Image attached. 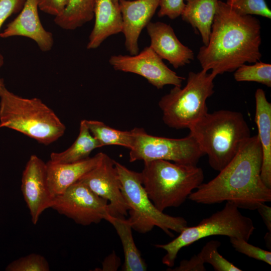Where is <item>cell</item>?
<instances>
[{
  "label": "cell",
  "mask_w": 271,
  "mask_h": 271,
  "mask_svg": "<svg viewBox=\"0 0 271 271\" xmlns=\"http://www.w3.org/2000/svg\"><path fill=\"white\" fill-rule=\"evenodd\" d=\"M39 10L38 0H25L20 13L0 33V37H27L33 40L42 51H50L54 44L53 35L43 26Z\"/></svg>",
  "instance_id": "obj_15"
},
{
  "label": "cell",
  "mask_w": 271,
  "mask_h": 271,
  "mask_svg": "<svg viewBox=\"0 0 271 271\" xmlns=\"http://www.w3.org/2000/svg\"><path fill=\"white\" fill-rule=\"evenodd\" d=\"M233 247L238 252L249 257L271 264V252L252 245L243 239L230 237Z\"/></svg>",
  "instance_id": "obj_29"
},
{
  "label": "cell",
  "mask_w": 271,
  "mask_h": 271,
  "mask_svg": "<svg viewBox=\"0 0 271 271\" xmlns=\"http://www.w3.org/2000/svg\"><path fill=\"white\" fill-rule=\"evenodd\" d=\"M184 1L185 6L181 15L182 19L199 33L204 46H207L218 0Z\"/></svg>",
  "instance_id": "obj_20"
},
{
  "label": "cell",
  "mask_w": 271,
  "mask_h": 271,
  "mask_svg": "<svg viewBox=\"0 0 271 271\" xmlns=\"http://www.w3.org/2000/svg\"><path fill=\"white\" fill-rule=\"evenodd\" d=\"M171 271H204L206 270L204 262L198 254L193 255L189 260H182L180 264L175 268H168Z\"/></svg>",
  "instance_id": "obj_33"
},
{
  "label": "cell",
  "mask_w": 271,
  "mask_h": 271,
  "mask_svg": "<svg viewBox=\"0 0 271 271\" xmlns=\"http://www.w3.org/2000/svg\"><path fill=\"white\" fill-rule=\"evenodd\" d=\"M264 240L266 246L270 249L271 245V232H268L266 233L264 236Z\"/></svg>",
  "instance_id": "obj_36"
},
{
  "label": "cell",
  "mask_w": 271,
  "mask_h": 271,
  "mask_svg": "<svg viewBox=\"0 0 271 271\" xmlns=\"http://www.w3.org/2000/svg\"><path fill=\"white\" fill-rule=\"evenodd\" d=\"M120 0H112V1L113 2V3L116 5H118V3L120 1ZM128 1H131V0H128Z\"/></svg>",
  "instance_id": "obj_38"
},
{
  "label": "cell",
  "mask_w": 271,
  "mask_h": 271,
  "mask_svg": "<svg viewBox=\"0 0 271 271\" xmlns=\"http://www.w3.org/2000/svg\"><path fill=\"white\" fill-rule=\"evenodd\" d=\"M102 147L92 135L83 119L80 122L79 134L73 144L63 152L51 153L50 161L57 163L78 162L89 158L94 150Z\"/></svg>",
  "instance_id": "obj_22"
},
{
  "label": "cell",
  "mask_w": 271,
  "mask_h": 271,
  "mask_svg": "<svg viewBox=\"0 0 271 271\" xmlns=\"http://www.w3.org/2000/svg\"><path fill=\"white\" fill-rule=\"evenodd\" d=\"M51 208L83 226L98 223L109 215L108 202L80 181L56 196Z\"/></svg>",
  "instance_id": "obj_10"
},
{
  "label": "cell",
  "mask_w": 271,
  "mask_h": 271,
  "mask_svg": "<svg viewBox=\"0 0 271 271\" xmlns=\"http://www.w3.org/2000/svg\"><path fill=\"white\" fill-rule=\"evenodd\" d=\"M0 127L20 132L48 145L64 133L66 126L54 111L38 98L21 97L0 89Z\"/></svg>",
  "instance_id": "obj_4"
},
{
  "label": "cell",
  "mask_w": 271,
  "mask_h": 271,
  "mask_svg": "<svg viewBox=\"0 0 271 271\" xmlns=\"http://www.w3.org/2000/svg\"><path fill=\"white\" fill-rule=\"evenodd\" d=\"M146 29L151 39L150 46L175 68L185 66L194 59L193 51L179 40L170 25L150 22Z\"/></svg>",
  "instance_id": "obj_16"
},
{
  "label": "cell",
  "mask_w": 271,
  "mask_h": 271,
  "mask_svg": "<svg viewBox=\"0 0 271 271\" xmlns=\"http://www.w3.org/2000/svg\"><path fill=\"white\" fill-rule=\"evenodd\" d=\"M49 264L42 255L31 253L21 257L9 264L7 271H49Z\"/></svg>",
  "instance_id": "obj_28"
},
{
  "label": "cell",
  "mask_w": 271,
  "mask_h": 271,
  "mask_svg": "<svg viewBox=\"0 0 271 271\" xmlns=\"http://www.w3.org/2000/svg\"><path fill=\"white\" fill-rule=\"evenodd\" d=\"M256 210L261 216L268 231L271 232V207L264 203L259 204Z\"/></svg>",
  "instance_id": "obj_35"
},
{
  "label": "cell",
  "mask_w": 271,
  "mask_h": 271,
  "mask_svg": "<svg viewBox=\"0 0 271 271\" xmlns=\"http://www.w3.org/2000/svg\"><path fill=\"white\" fill-rule=\"evenodd\" d=\"M4 57L2 54L0 53V68L2 67L4 64ZM5 86L4 80L3 79L0 78V89L4 87Z\"/></svg>",
  "instance_id": "obj_37"
},
{
  "label": "cell",
  "mask_w": 271,
  "mask_h": 271,
  "mask_svg": "<svg viewBox=\"0 0 271 271\" xmlns=\"http://www.w3.org/2000/svg\"><path fill=\"white\" fill-rule=\"evenodd\" d=\"M234 78L237 82H255L271 87V65L258 61L252 65L245 64L236 69Z\"/></svg>",
  "instance_id": "obj_25"
},
{
  "label": "cell",
  "mask_w": 271,
  "mask_h": 271,
  "mask_svg": "<svg viewBox=\"0 0 271 271\" xmlns=\"http://www.w3.org/2000/svg\"><path fill=\"white\" fill-rule=\"evenodd\" d=\"M95 22L86 48L95 49L109 36L122 32V20L118 5L112 0H95Z\"/></svg>",
  "instance_id": "obj_19"
},
{
  "label": "cell",
  "mask_w": 271,
  "mask_h": 271,
  "mask_svg": "<svg viewBox=\"0 0 271 271\" xmlns=\"http://www.w3.org/2000/svg\"><path fill=\"white\" fill-rule=\"evenodd\" d=\"M84 120L92 135L102 147L107 145H117L128 149L131 148L133 140L131 130H117L98 120Z\"/></svg>",
  "instance_id": "obj_24"
},
{
  "label": "cell",
  "mask_w": 271,
  "mask_h": 271,
  "mask_svg": "<svg viewBox=\"0 0 271 271\" xmlns=\"http://www.w3.org/2000/svg\"><path fill=\"white\" fill-rule=\"evenodd\" d=\"M234 203L226 202L224 207L202 220L199 224L186 227L170 242L156 244L166 251L162 258L163 264L173 266L179 251L199 240L213 235H224L248 241L255 229L252 220L241 214Z\"/></svg>",
  "instance_id": "obj_7"
},
{
  "label": "cell",
  "mask_w": 271,
  "mask_h": 271,
  "mask_svg": "<svg viewBox=\"0 0 271 271\" xmlns=\"http://www.w3.org/2000/svg\"><path fill=\"white\" fill-rule=\"evenodd\" d=\"M78 181L108 202L109 215L125 218L129 208L121 190L114 160L104 154L100 163Z\"/></svg>",
  "instance_id": "obj_12"
},
{
  "label": "cell",
  "mask_w": 271,
  "mask_h": 271,
  "mask_svg": "<svg viewBox=\"0 0 271 271\" xmlns=\"http://www.w3.org/2000/svg\"><path fill=\"white\" fill-rule=\"evenodd\" d=\"M226 3L239 15L271 18V11L265 0H227Z\"/></svg>",
  "instance_id": "obj_27"
},
{
  "label": "cell",
  "mask_w": 271,
  "mask_h": 271,
  "mask_svg": "<svg viewBox=\"0 0 271 271\" xmlns=\"http://www.w3.org/2000/svg\"><path fill=\"white\" fill-rule=\"evenodd\" d=\"M255 99L254 121L262 151L260 177L264 185L271 189V103L261 88L256 90Z\"/></svg>",
  "instance_id": "obj_18"
},
{
  "label": "cell",
  "mask_w": 271,
  "mask_h": 271,
  "mask_svg": "<svg viewBox=\"0 0 271 271\" xmlns=\"http://www.w3.org/2000/svg\"><path fill=\"white\" fill-rule=\"evenodd\" d=\"M39 9L55 17L64 11L68 0H38Z\"/></svg>",
  "instance_id": "obj_32"
},
{
  "label": "cell",
  "mask_w": 271,
  "mask_h": 271,
  "mask_svg": "<svg viewBox=\"0 0 271 271\" xmlns=\"http://www.w3.org/2000/svg\"><path fill=\"white\" fill-rule=\"evenodd\" d=\"M105 220L114 227L122 243L124 260L121 270H146L147 265L134 243L132 229L127 220L108 215Z\"/></svg>",
  "instance_id": "obj_21"
},
{
  "label": "cell",
  "mask_w": 271,
  "mask_h": 271,
  "mask_svg": "<svg viewBox=\"0 0 271 271\" xmlns=\"http://www.w3.org/2000/svg\"><path fill=\"white\" fill-rule=\"evenodd\" d=\"M109 63L114 70L139 75L157 89L166 85L181 87L185 78L179 76L163 62L150 47L134 55H112Z\"/></svg>",
  "instance_id": "obj_11"
},
{
  "label": "cell",
  "mask_w": 271,
  "mask_h": 271,
  "mask_svg": "<svg viewBox=\"0 0 271 271\" xmlns=\"http://www.w3.org/2000/svg\"><path fill=\"white\" fill-rule=\"evenodd\" d=\"M120 265V258L113 251L105 257L102 263V267L99 270L115 271L117 270Z\"/></svg>",
  "instance_id": "obj_34"
},
{
  "label": "cell",
  "mask_w": 271,
  "mask_h": 271,
  "mask_svg": "<svg viewBox=\"0 0 271 271\" xmlns=\"http://www.w3.org/2000/svg\"><path fill=\"white\" fill-rule=\"evenodd\" d=\"M185 6L184 0H160L158 16L175 19L181 16Z\"/></svg>",
  "instance_id": "obj_30"
},
{
  "label": "cell",
  "mask_w": 271,
  "mask_h": 271,
  "mask_svg": "<svg viewBox=\"0 0 271 271\" xmlns=\"http://www.w3.org/2000/svg\"><path fill=\"white\" fill-rule=\"evenodd\" d=\"M131 131L133 140L129 149L130 162L163 160L197 166L205 155L190 133L183 138L172 139L149 134L143 128L135 127Z\"/></svg>",
  "instance_id": "obj_9"
},
{
  "label": "cell",
  "mask_w": 271,
  "mask_h": 271,
  "mask_svg": "<svg viewBox=\"0 0 271 271\" xmlns=\"http://www.w3.org/2000/svg\"><path fill=\"white\" fill-rule=\"evenodd\" d=\"M104 153L100 152L92 157L69 163H46L48 185L55 197L62 194L69 186L96 167L102 160Z\"/></svg>",
  "instance_id": "obj_17"
},
{
  "label": "cell",
  "mask_w": 271,
  "mask_h": 271,
  "mask_svg": "<svg viewBox=\"0 0 271 271\" xmlns=\"http://www.w3.org/2000/svg\"><path fill=\"white\" fill-rule=\"evenodd\" d=\"M160 0H120L125 47L130 55L139 53L138 40L143 29L151 22Z\"/></svg>",
  "instance_id": "obj_14"
},
{
  "label": "cell",
  "mask_w": 271,
  "mask_h": 271,
  "mask_svg": "<svg viewBox=\"0 0 271 271\" xmlns=\"http://www.w3.org/2000/svg\"><path fill=\"white\" fill-rule=\"evenodd\" d=\"M262 159L258 136H251L215 178L202 183L188 199L208 205L230 202L239 208L256 210L259 204L271 201V189L260 177Z\"/></svg>",
  "instance_id": "obj_2"
},
{
  "label": "cell",
  "mask_w": 271,
  "mask_h": 271,
  "mask_svg": "<svg viewBox=\"0 0 271 271\" xmlns=\"http://www.w3.org/2000/svg\"><path fill=\"white\" fill-rule=\"evenodd\" d=\"M141 173L150 199L162 212L181 205L204 178L202 169L197 166L163 160L144 162Z\"/></svg>",
  "instance_id": "obj_5"
},
{
  "label": "cell",
  "mask_w": 271,
  "mask_h": 271,
  "mask_svg": "<svg viewBox=\"0 0 271 271\" xmlns=\"http://www.w3.org/2000/svg\"><path fill=\"white\" fill-rule=\"evenodd\" d=\"M25 0H0V30L5 21L23 8Z\"/></svg>",
  "instance_id": "obj_31"
},
{
  "label": "cell",
  "mask_w": 271,
  "mask_h": 271,
  "mask_svg": "<svg viewBox=\"0 0 271 271\" xmlns=\"http://www.w3.org/2000/svg\"><path fill=\"white\" fill-rule=\"evenodd\" d=\"M95 0H68L63 13L54 18L55 23L66 30H74L94 18Z\"/></svg>",
  "instance_id": "obj_23"
},
{
  "label": "cell",
  "mask_w": 271,
  "mask_h": 271,
  "mask_svg": "<svg viewBox=\"0 0 271 271\" xmlns=\"http://www.w3.org/2000/svg\"><path fill=\"white\" fill-rule=\"evenodd\" d=\"M261 42L258 19L239 15L218 0L209 42L200 48L197 57L204 71L211 70L216 76L232 72L246 62L260 60Z\"/></svg>",
  "instance_id": "obj_1"
},
{
  "label": "cell",
  "mask_w": 271,
  "mask_h": 271,
  "mask_svg": "<svg viewBox=\"0 0 271 271\" xmlns=\"http://www.w3.org/2000/svg\"><path fill=\"white\" fill-rule=\"evenodd\" d=\"M216 75L202 70L190 72L183 88L174 86L159 102L165 124L175 129L189 128L208 112L207 98L214 92Z\"/></svg>",
  "instance_id": "obj_6"
},
{
  "label": "cell",
  "mask_w": 271,
  "mask_h": 271,
  "mask_svg": "<svg viewBox=\"0 0 271 271\" xmlns=\"http://www.w3.org/2000/svg\"><path fill=\"white\" fill-rule=\"evenodd\" d=\"M220 245L218 240H211L206 243L198 254L204 263L211 264L215 271L242 270L219 253Z\"/></svg>",
  "instance_id": "obj_26"
},
{
  "label": "cell",
  "mask_w": 271,
  "mask_h": 271,
  "mask_svg": "<svg viewBox=\"0 0 271 271\" xmlns=\"http://www.w3.org/2000/svg\"><path fill=\"white\" fill-rule=\"evenodd\" d=\"M114 165L122 195L129 208L127 220L132 229L146 233L157 226L172 236L170 230L180 233L188 226L183 217L167 215L157 208L143 185L141 173L131 171L115 161Z\"/></svg>",
  "instance_id": "obj_8"
},
{
  "label": "cell",
  "mask_w": 271,
  "mask_h": 271,
  "mask_svg": "<svg viewBox=\"0 0 271 271\" xmlns=\"http://www.w3.org/2000/svg\"><path fill=\"white\" fill-rule=\"evenodd\" d=\"M188 129L207 155L211 167L218 172L232 160L251 137L243 114L229 110L208 112Z\"/></svg>",
  "instance_id": "obj_3"
},
{
  "label": "cell",
  "mask_w": 271,
  "mask_h": 271,
  "mask_svg": "<svg viewBox=\"0 0 271 271\" xmlns=\"http://www.w3.org/2000/svg\"><path fill=\"white\" fill-rule=\"evenodd\" d=\"M21 191L35 225L41 214L51 208L54 197L47 182L46 165L36 155L28 160L22 177Z\"/></svg>",
  "instance_id": "obj_13"
}]
</instances>
